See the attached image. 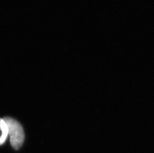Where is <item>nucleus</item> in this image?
<instances>
[{
	"mask_svg": "<svg viewBox=\"0 0 154 153\" xmlns=\"http://www.w3.org/2000/svg\"><path fill=\"white\" fill-rule=\"evenodd\" d=\"M3 119L8 127V135L11 146L17 150L22 147L25 140V133L22 126L16 120L11 117H5Z\"/></svg>",
	"mask_w": 154,
	"mask_h": 153,
	"instance_id": "nucleus-1",
	"label": "nucleus"
},
{
	"mask_svg": "<svg viewBox=\"0 0 154 153\" xmlns=\"http://www.w3.org/2000/svg\"><path fill=\"white\" fill-rule=\"evenodd\" d=\"M0 130L2 131L1 136L0 137V145H2L6 141L9 131L7 124L3 118H0Z\"/></svg>",
	"mask_w": 154,
	"mask_h": 153,
	"instance_id": "nucleus-2",
	"label": "nucleus"
}]
</instances>
